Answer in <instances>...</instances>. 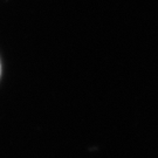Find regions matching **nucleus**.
Segmentation results:
<instances>
[{"instance_id":"1","label":"nucleus","mask_w":158,"mask_h":158,"mask_svg":"<svg viewBox=\"0 0 158 158\" xmlns=\"http://www.w3.org/2000/svg\"><path fill=\"white\" fill-rule=\"evenodd\" d=\"M0 75H1V64H0Z\"/></svg>"}]
</instances>
